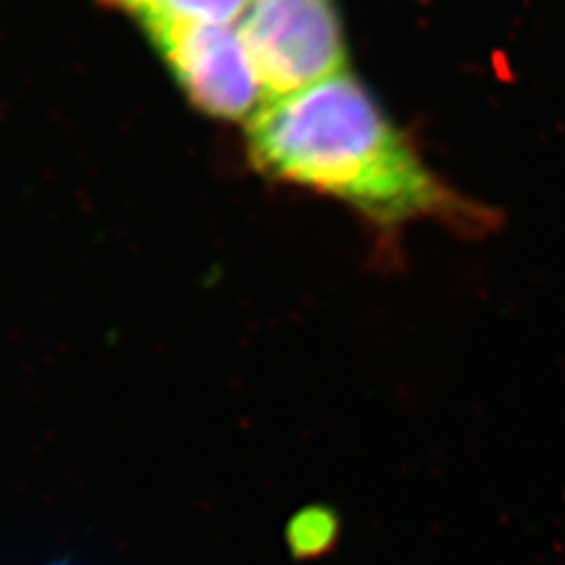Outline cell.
Segmentation results:
<instances>
[{"label":"cell","instance_id":"2","mask_svg":"<svg viewBox=\"0 0 565 565\" xmlns=\"http://www.w3.org/2000/svg\"><path fill=\"white\" fill-rule=\"evenodd\" d=\"M239 30L268 102L345 72L335 0H252Z\"/></svg>","mask_w":565,"mask_h":565},{"label":"cell","instance_id":"1","mask_svg":"<svg viewBox=\"0 0 565 565\" xmlns=\"http://www.w3.org/2000/svg\"><path fill=\"white\" fill-rule=\"evenodd\" d=\"M249 156L275 179L315 189L377 226L425 218L476 223L463 202L348 70L264 105Z\"/></svg>","mask_w":565,"mask_h":565},{"label":"cell","instance_id":"5","mask_svg":"<svg viewBox=\"0 0 565 565\" xmlns=\"http://www.w3.org/2000/svg\"><path fill=\"white\" fill-rule=\"evenodd\" d=\"M340 536V520L329 507H306L287 525V545L294 557H321Z\"/></svg>","mask_w":565,"mask_h":565},{"label":"cell","instance_id":"4","mask_svg":"<svg viewBox=\"0 0 565 565\" xmlns=\"http://www.w3.org/2000/svg\"><path fill=\"white\" fill-rule=\"evenodd\" d=\"M120 7L139 23L149 21H195L233 23L242 20L252 0H103Z\"/></svg>","mask_w":565,"mask_h":565},{"label":"cell","instance_id":"3","mask_svg":"<svg viewBox=\"0 0 565 565\" xmlns=\"http://www.w3.org/2000/svg\"><path fill=\"white\" fill-rule=\"evenodd\" d=\"M145 34L193 105L221 120H252L268 103L239 25L149 21Z\"/></svg>","mask_w":565,"mask_h":565}]
</instances>
